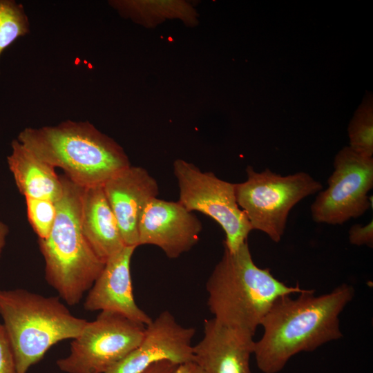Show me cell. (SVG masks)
Instances as JSON below:
<instances>
[{"instance_id": "9", "label": "cell", "mask_w": 373, "mask_h": 373, "mask_svg": "<svg viewBox=\"0 0 373 373\" xmlns=\"http://www.w3.org/2000/svg\"><path fill=\"white\" fill-rule=\"evenodd\" d=\"M327 184L311 205L314 222L338 225L363 216L372 205L368 193L373 187V157L343 147L334 157Z\"/></svg>"}, {"instance_id": "24", "label": "cell", "mask_w": 373, "mask_h": 373, "mask_svg": "<svg viewBox=\"0 0 373 373\" xmlns=\"http://www.w3.org/2000/svg\"><path fill=\"white\" fill-rule=\"evenodd\" d=\"M9 233L8 226L0 219V256L6 245V238Z\"/></svg>"}, {"instance_id": "14", "label": "cell", "mask_w": 373, "mask_h": 373, "mask_svg": "<svg viewBox=\"0 0 373 373\" xmlns=\"http://www.w3.org/2000/svg\"><path fill=\"white\" fill-rule=\"evenodd\" d=\"M254 335L222 324L213 318L204 321L203 336L193 346V362L204 373H251Z\"/></svg>"}, {"instance_id": "19", "label": "cell", "mask_w": 373, "mask_h": 373, "mask_svg": "<svg viewBox=\"0 0 373 373\" xmlns=\"http://www.w3.org/2000/svg\"><path fill=\"white\" fill-rule=\"evenodd\" d=\"M28 221L39 239L47 238L57 216L56 203L47 200L25 198Z\"/></svg>"}, {"instance_id": "21", "label": "cell", "mask_w": 373, "mask_h": 373, "mask_svg": "<svg viewBox=\"0 0 373 373\" xmlns=\"http://www.w3.org/2000/svg\"><path fill=\"white\" fill-rule=\"evenodd\" d=\"M348 238L351 244L362 246L373 247V220H371L367 224L362 225L355 224L352 225L348 231Z\"/></svg>"}, {"instance_id": "8", "label": "cell", "mask_w": 373, "mask_h": 373, "mask_svg": "<svg viewBox=\"0 0 373 373\" xmlns=\"http://www.w3.org/2000/svg\"><path fill=\"white\" fill-rule=\"evenodd\" d=\"M145 325L111 312H100L73 339L70 353L57 361L66 373H105L135 349Z\"/></svg>"}, {"instance_id": "5", "label": "cell", "mask_w": 373, "mask_h": 373, "mask_svg": "<svg viewBox=\"0 0 373 373\" xmlns=\"http://www.w3.org/2000/svg\"><path fill=\"white\" fill-rule=\"evenodd\" d=\"M0 316L17 373H27L55 344L75 338L88 322L74 316L59 297L23 289H0Z\"/></svg>"}, {"instance_id": "1", "label": "cell", "mask_w": 373, "mask_h": 373, "mask_svg": "<svg viewBox=\"0 0 373 373\" xmlns=\"http://www.w3.org/2000/svg\"><path fill=\"white\" fill-rule=\"evenodd\" d=\"M291 296L278 298L261 323L263 334L255 341L254 354L263 373H278L296 354L342 338L339 316L354 289L344 283L322 295L305 289L296 298Z\"/></svg>"}, {"instance_id": "2", "label": "cell", "mask_w": 373, "mask_h": 373, "mask_svg": "<svg viewBox=\"0 0 373 373\" xmlns=\"http://www.w3.org/2000/svg\"><path fill=\"white\" fill-rule=\"evenodd\" d=\"M289 286L253 260L248 242L234 252L224 248L206 283L207 304L213 318L254 336L265 315L280 297L303 292Z\"/></svg>"}, {"instance_id": "3", "label": "cell", "mask_w": 373, "mask_h": 373, "mask_svg": "<svg viewBox=\"0 0 373 373\" xmlns=\"http://www.w3.org/2000/svg\"><path fill=\"white\" fill-rule=\"evenodd\" d=\"M17 140L84 188L103 185L131 165L122 147L87 121L26 128Z\"/></svg>"}, {"instance_id": "17", "label": "cell", "mask_w": 373, "mask_h": 373, "mask_svg": "<svg viewBox=\"0 0 373 373\" xmlns=\"http://www.w3.org/2000/svg\"><path fill=\"white\" fill-rule=\"evenodd\" d=\"M350 147L357 153L373 155V97L367 93L356 110L347 128Z\"/></svg>"}, {"instance_id": "10", "label": "cell", "mask_w": 373, "mask_h": 373, "mask_svg": "<svg viewBox=\"0 0 373 373\" xmlns=\"http://www.w3.org/2000/svg\"><path fill=\"white\" fill-rule=\"evenodd\" d=\"M195 330L181 325L165 310L145 327L138 346L105 373H141L160 361L181 365L193 361L192 339Z\"/></svg>"}, {"instance_id": "15", "label": "cell", "mask_w": 373, "mask_h": 373, "mask_svg": "<svg viewBox=\"0 0 373 373\" xmlns=\"http://www.w3.org/2000/svg\"><path fill=\"white\" fill-rule=\"evenodd\" d=\"M81 222L89 244L105 262L126 246L102 185L83 187Z\"/></svg>"}, {"instance_id": "16", "label": "cell", "mask_w": 373, "mask_h": 373, "mask_svg": "<svg viewBox=\"0 0 373 373\" xmlns=\"http://www.w3.org/2000/svg\"><path fill=\"white\" fill-rule=\"evenodd\" d=\"M11 147L7 162L19 191L25 198L58 202L64 185L55 167L38 158L17 139L12 141Z\"/></svg>"}, {"instance_id": "13", "label": "cell", "mask_w": 373, "mask_h": 373, "mask_svg": "<svg viewBox=\"0 0 373 373\" xmlns=\"http://www.w3.org/2000/svg\"><path fill=\"white\" fill-rule=\"evenodd\" d=\"M126 246L139 247L138 226L142 214L159 186L148 171L130 166L102 185Z\"/></svg>"}, {"instance_id": "23", "label": "cell", "mask_w": 373, "mask_h": 373, "mask_svg": "<svg viewBox=\"0 0 373 373\" xmlns=\"http://www.w3.org/2000/svg\"><path fill=\"white\" fill-rule=\"evenodd\" d=\"M175 373H204L193 361L179 365Z\"/></svg>"}, {"instance_id": "22", "label": "cell", "mask_w": 373, "mask_h": 373, "mask_svg": "<svg viewBox=\"0 0 373 373\" xmlns=\"http://www.w3.org/2000/svg\"><path fill=\"white\" fill-rule=\"evenodd\" d=\"M178 365L170 361H160L151 365L141 373H175Z\"/></svg>"}, {"instance_id": "12", "label": "cell", "mask_w": 373, "mask_h": 373, "mask_svg": "<svg viewBox=\"0 0 373 373\" xmlns=\"http://www.w3.org/2000/svg\"><path fill=\"white\" fill-rule=\"evenodd\" d=\"M137 247L125 246L106 260L103 270L86 297L87 311L111 312L146 326L152 318L136 303L133 295L131 262Z\"/></svg>"}, {"instance_id": "4", "label": "cell", "mask_w": 373, "mask_h": 373, "mask_svg": "<svg viewBox=\"0 0 373 373\" xmlns=\"http://www.w3.org/2000/svg\"><path fill=\"white\" fill-rule=\"evenodd\" d=\"M61 178L64 193L56 202L55 222L49 236L39 239V245L45 261L46 282L73 306L91 288L106 262L96 254L82 230L83 187L65 175Z\"/></svg>"}, {"instance_id": "6", "label": "cell", "mask_w": 373, "mask_h": 373, "mask_svg": "<svg viewBox=\"0 0 373 373\" xmlns=\"http://www.w3.org/2000/svg\"><path fill=\"white\" fill-rule=\"evenodd\" d=\"M247 180L236 184V201L253 230L278 242L284 235L288 216L303 199L318 193L322 184L305 172L282 175L266 169H246Z\"/></svg>"}, {"instance_id": "11", "label": "cell", "mask_w": 373, "mask_h": 373, "mask_svg": "<svg viewBox=\"0 0 373 373\" xmlns=\"http://www.w3.org/2000/svg\"><path fill=\"white\" fill-rule=\"evenodd\" d=\"M202 230L200 220L178 201L155 198L140 218L139 246L155 245L169 258H177L198 243Z\"/></svg>"}, {"instance_id": "18", "label": "cell", "mask_w": 373, "mask_h": 373, "mask_svg": "<svg viewBox=\"0 0 373 373\" xmlns=\"http://www.w3.org/2000/svg\"><path fill=\"white\" fill-rule=\"evenodd\" d=\"M30 32V23L21 3L0 0V56L17 39Z\"/></svg>"}, {"instance_id": "20", "label": "cell", "mask_w": 373, "mask_h": 373, "mask_svg": "<svg viewBox=\"0 0 373 373\" xmlns=\"http://www.w3.org/2000/svg\"><path fill=\"white\" fill-rule=\"evenodd\" d=\"M0 373H17L14 354L3 324H0Z\"/></svg>"}, {"instance_id": "7", "label": "cell", "mask_w": 373, "mask_h": 373, "mask_svg": "<svg viewBox=\"0 0 373 373\" xmlns=\"http://www.w3.org/2000/svg\"><path fill=\"white\" fill-rule=\"evenodd\" d=\"M173 173L178 183V202L188 211L201 212L219 224L225 234L224 248L234 252L247 241L253 229L237 203L236 184L181 159L174 162Z\"/></svg>"}]
</instances>
